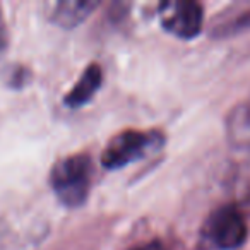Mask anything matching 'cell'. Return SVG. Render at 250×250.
Returning <instances> with one entry per match:
<instances>
[{
	"instance_id": "6da1fadb",
	"label": "cell",
	"mask_w": 250,
	"mask_h": 250,
	"mask_svg": "<svg viewBox=\"0 0 250 250\" xmlns=\"http://www.w3.org/2000/svg\"><path fill=\"white\" fill-rule=\"evenodd\" d=\"M93 161L87 154H72L52 168L50 185L57 199L67 208H79L91 190Z\"/></svg>"
},
{
	"instance_id": "7a4b0ae2",
	"label": "cell",
	"mask_w": 250,
	"mask_h": 250,
	"mask_svg": "<svg viewBox=\"0 0 250 250\" xmlns=\"http://www.w3.org/2000/svg\"><path fill=\"white\" fill-rule=\"evenodd\" d=\"M163 146V136L160 132H141V130H125L115 136L104 146L101 153V165L108 170L129 167L134 161L149 156Z\"/></svg>"
},
{
	"instance_id": "3957f363",
	"label": "cell",
	"mask_w": 250,
	"mask_h": 250,
	"mask_svg": "<svg viewBox=\"0 0 250 250\" xmlns=\"http://www.w3.org/2000/svg\"><path fill=\"white\" fill-rule=\"evenodd\" d=\"M202 236L218 250H236L247 240V223L233 206H223L208 218Z\"/></svg>"
},
{
	"instance_id": "277c9868",
	"label": "cell",
	"mask_w": 250,
	"mask_h": 250,
	"mask_svg": "<svg viewBox=\"0 0 250 250\" xmlns=\"http://www.w3.org/2000/svg\"><path fill=\"white\" fill-rule=\"evenodd\" d=\"M160 22L163 29L180 40H192L201 33L204 12L192 0H167L160 5Z\"/></svg>"
},
{
	"instance_id": "5b68a950",
	"label": "cell",
	"mask_w": 250,
	"mask_h": 250,
	"mask_svg": "<svg viewBox=\"0 0 250 250\" xmlns=\"http://www.w3.org/2000/svg\"><path fill=\"white\" fill-rule=\"evenodd\" d=\"M98 7L93 0H60L52 5V21L63 29H72L84 22Z\"/></svg>"
},
{
	"instance_id": "8992f818",
	"label": "cell",
	"mask_w": 250,
	"mask_h": 250,
	"mask_svg": "<svg viewBox=\"0 0 250 250\" xmlns=\"http://www.w3.org/2000/svg\"><path fill=\"white\" fill-rule=\"evenodd\" d=\"M101 81H103V72H101L100 65L91 63L83 72V76L79 77L76 86L67 93L65 104L69 108H81L84 104H87L94 98V94L98 93Z\"/></svg>"
},
{
	"instance_id": "52a82bcc",
	"label": "cell",
	"mask_w": 250,
	"mask_h": 250,
	"mask_svg": "<svg viewBox=\"0 0 250 250\" xmlns=\"http://www.w3.org/2000/svg\"><path fill=\"white\" fill-rule=\"evenodd\" d=\"M226 132L235 147H250V98L233 108L228 115Z\"/></svg>"
},
{
	"instance_id": "ba28073f",
	"label": "cell",
	"mask_w": 250,
	"mask_h": 250,
	"mask_svg": "<svg viewBox=\"0 0 250 250\" xmlns=\"http://www.w3.org/2000/svg\"><path fill=\"white\" fill-rule=\"evenodd\" d=\"M136 250H165L160 243H151V245H146V247H141V249H136Z\"/></svg>"
}]
</instances>
